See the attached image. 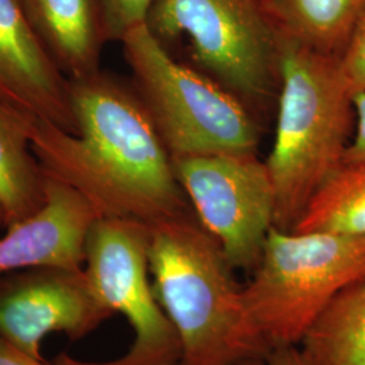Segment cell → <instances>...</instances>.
Wrapping results in <instances>:
<instances>
[{
  "label": "cell",
  "mask_w": 365,
  "mask_h": 365,
  "mask_svg": "<svg viewBox=\"0 0 365 365\" xmlns=\"http://www.w3.org/2000/svg\"><path fill=\"white\" fill-rule=\"evenodd\" d=\"M68 80L78 131L42 119L29 129L45 173L84 196L99 218L153 226L194 214L135 87L102 71Z\"/></svg>",
  "instance_id": "6da1fadb"
},
{
  "label": "cell",
  "mask_w": 365,
  "mask_h": 365,
  "mask_svg": "<svg viewBox=\"0 0 365 365\" xmlns=\"http://www.w3.org/2000/svg\"><path fill=\"white\" fill-rule=\"evenodd\" d=\"M149 229V271L157 300L179 336L178 365L262 361L269 351L250 321L244 286L195 214Z\"/></svg>",
  "instance_id": "7a4b0ae2"
},
{
  "label": "cell",
  "mask_w": 365,
  "mask_h": 365,
  "mask_svg": "<svg viewBox=\"0 0 365 365\" xmlns=\"http://www.w3.org/2000/svg\"><path fill=\"white\" fill-rule=\"evenodd\" d=\"M279 75L274 143L265 164L274 187V226L291 232L315 191L342 165L354 110L339 57L280 34Z\"/></svg>",
  "instance_id": "3957f363"
},
{
  "label": "cell",
  "mask_w": 365,
  "mask_h": 365,
  "mask_svg": "<svg viewBox=\"0 0 365 365\" xmlns=\"http://www.w3.org/2000/svg\"><path fill=\"white\" fill-rule=\"evenodd\" d=\"M364 276L365 235L295 233L272 226L244 286V299L271 352L299 346L327 306Z\"/></svg>",
  "instance_id": "277c9868"
},
{
  "label": "cell",
  "mask_w": 365,
  "mask_h": 365,
  "mask_svg": "<svg viewBox=\"0 0 365 365\" xmlns=\"http://www.w3.org/2000/svg\"><path fill=\"white\" fill-rule=\"evenodd\" d=\"M120 42L134 87L172 158L256 152L259 130L241 98L176 61L146 25Z\"/></svg>",
  "instance_id": "5b68a950"
},
{
  "label": "cell",
  "mask_w": 365,
  "mask_h": 365,
  "mask_svg": "<svg viewBox=\"0 0 365 365\" xmlns=\"http://www.w3.org/2000/svg\"><path fill=\"white\" fill-rule=\"evenodd\" d=\"M146 26L164 45L188 39L196 63L244 102L279 92L280 34L261 0H156Z\"/></svg>",
  "instance_id": "8992f818"
},
{
  "label": "cell",
  "mask_w": 365,
  "mask_h": 365,
  "mask_svg": "<svg viewBox=\"0 0 365 365\" xmlns=\"http://www.w3.org/2000/svg\"><path fill=\"white\" fill-rule=\"evenodd\" d=\"M149 237V226L141 222L98 218L92 225L83 269L106 307L128 319L134 339L128 352L111 361L60 354L56 365H178L182 346L153 289Z\"/></svg>",
  "instance_id": "52a82bcc"
},
{
  "label": "cell",
  "mask_w": 365,
  "mask_h": 365,
  "mask_svg": "<svg viewBox=\"0 0 365 365\" xmlns=\"http://www.w3.org/2000/svg\"><path fill=\"white\" fill-rule=\"evenodd\" d=\"M199 223L235 269L253 272L274 226V195L265 161L255 152L172 158Z\"/></svg>",
  "instance_id": "ba28073f"
},
{
  "label": "cell",
  "mask_w": 365,
  "mask_h": 365,
  "mask_svg": "<svg viewBox=\"0 0 365 365\" xmlns=\"http://www.w3.org/2000/svg\"><path fill=\"white\" fill-rule=\"evenodd\" d=\"M113 315L83 268L39 267L0 276V337L39 360H45L46 336L78 341Z\"/></svg>",
  "instance_id": "9c48e42d"
},
{
  "label": "cell",
  "mask_w": 365,
  "mask_h": 365,
  "mask_svg": "<svg viewBox=\"0 0 365 365\" xmlns=\"http://www.w3.org/2000/svg\"><path fill=\"white\" fill-rule=\"evenodd\" d=\"M0 102L76 133L69 80L30 26L19 0H0Z\"/></svg>",
  "instance_id": "30bf717a"
},
{
  "label": "cell",
  "mask_w": 365,
  "mask_h": 365,
  "mask_svg": "<svg viewBox=\"0 0 365 365\" xmlns=\"http://www.w3.org/2000/svg\"><path fill=\"white\" fill-rule=\"evenodd\" d=\"M45 175L42 207L0 235V276L39 267L84 265L87 238L99 215L76 190Z\"/></svg>",
  "instance_id": "8fae6325"
},
{
  "label": "cell",
  "mask_w": 365,
  "mask_h": 365,
  "mask_svg": "<svg viewBox=\"0 0 365 365\" xmlns=\"http://www.w3.org/2000/svg\"><path fill=\"white\" fill-rule=\"evenodd\" d=\"M26 19L66 78L99 69L106 38L101 0H19Z\"/></svg>",
  "instance_id": "7c38bea8"
},
{
  "label": "cell",
  "mask_w": 365,
  "mask_h": 365,
  "mask_svg": "<svg viewBox=\"0 0 365 365\" xmlns=\"http://www.w3.org/2000/svg\"><path fill=\"white\" fill-rule=\"evenodd\" d=\"M33 119L0 102V203L6 227L34 214L46 199V175L30 140Z\"/></svg>",
  "instance_id": "4fadbf2b"
},
{
  "label": "cell",
  "mask_w": 365,
  "mask_h": 365,
  "mask_svg": "<svg viewBox=\"0 0 365 365\" xmlns=\"http://www.w3.org/2000/svg\"><path fill=\"white\" fill-rule=\"evenodd\" d=\"M277 31L327 56L341 57L365 0H261Z\"/></svg>",
  "instance_id": "5bb4252c"
},
{
  "label": "cell",
  "mask_w": 365,
  "mask_h": 365,
  "mask_svg": "<svg viewBox=\"0 0 365 365\" xmlns=\"http://www.w3.org/2000/svg\"><path fill=\"white\" fill-rule=\"evenodd\" d=\"M299 346L314 365H365V276L327 306Z\"/></svg>",
  "instance_id": "9a60e30c"
},
{
  "label": "cell",
  "mask_w": 365,
  "mask_h": 365,
  "mask_svg": "<svg viewBox=\"0 0 365 365\" xmlns=\"http://www.w3.org/2000/svg\"><path fill=\"white\" fill-rule=\"evenodd\" d=\"M291 232L365 235V168L341 165L309 200Z\"/></svg>",
  "instance_id": "2e32d148"
},
{
  "label": "cell",
  "mask_w": 365,
  "mask_h": 365,
  "mask_svg": "<svg viewBox=\"0 0 365 365\" xmlns=\"http://www.w3.org/2000/svg\"><path fill=\"white\" fill-rule=\"evenodd\" d=\"M106 38L122 41L135 27L146 25L148 15L156 0H101Z\"/></svg>",
  "instance_id": "e0dca14e"
},
{
  "label": "cell",
  "mask_w": 365,
  "mask_h": 365,
  "mask_svg": "<svg viewBox=\"0 0 365 365\" xmlns=\"http://www.w3.org/2000/svg\"><path fill=\"white\" fill-rule=\"evenodd\" d=\"M339 63L353 93L365 91V9L339 57Z\"/></svg>",
  "instance_id": "ac0fdd59"
},
{
  "label": "cell",
  "mask_w": 365,
  "mask_h": 365,
  "mask_svg": "<svg viewBox=\"0 0 365 365\" xmlns=\"http://www.w3.org/2000/svg\"><path fill=\"white\" fill-rule=\"evenodd\" d=\"M353 110L354 128L342 158V165L365 168V91L353 93Z\"/></svg>",
  "instance_id": "d6986e66"
},
{
  "label": "cell",
  "mask_w": 365,
  "mask_h": 365,
  "mask_svg": "<svg viewBox=\"0 0 365 365\" xmlns=\"http://www.w3.org/2000/svg\"><path fill=\"white\" fill-rule=\"evenodd\" d=\"M262 365H314L300 346H282L268 353Z\"/></svg>",
  "instance_id": "ffe728a7"
},
{
  "label": "cell",
  "mask_w": 365,
  "mask_h": 365,
  "mask_svg": "<svg viewBox=\"0 0 365 365\" xmlns=\"http://www.w3.org/2000/svg\"><path fill=\"white\" fill-rule=\"evenodd\" d=\"M0 365H51L45 360L31 357L7 339L0 337Z\"/></svg>",
  "instance_id": "44dd1931"
},
{
  "label": "cell",
  "mask_w": 365,
  "mask_h": 365,
  "mask_svg": "<svg viewBox=\"0 0 365 365\" xmlns=\"http://www.w3.org/2000/svg\"><path fill=\"white\" fill-rule=\"evenodd\" d=\"M6 229V214H4V209L0 203V230Z\"/></svg>",
  "instance_id": "7402d4cb"
},
{
  "label": "cell",
  "mask_w": 365,
  "mask_h": 365,
  "mask_svg": "<svg viewBox=\"0 0 365 365\" xmlns=\"http://www.w3.org/2000/svg\"><path fill=\"white\" fill-rule=\"evenodd\" d=\"M264 361V360H262ZM262 361H259V363H249V364L245 365H262Z\"/></svg>",
  "instance_id": "603a6c76"
}]
</instances>
